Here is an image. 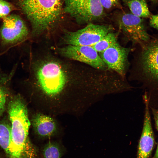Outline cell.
Listing matches in <instances>:
<instances>
[{
    "label": "cell",
    "instance_id": "obj_4",
    "mask_svg": "<svg viewBox=\"0 0 158 158\" xmlns=\"http://www.w3.org/2000/svg\"><path fill=\"white\" fill-rule=\"evenodd\" d=\"M35 75L41 88L49 95H55L61 91L67 80L66 74L62 68L54 61L42 63L37 69Z\"/></svg>",
    "mask_w": 158,
    "mask_h": 158
},
{
    "label": "cell",
    "instance_id": "obj_14",
    "mask_svg": "<svg viewBox=\"0 0 158 158\" xmlns=\"http://www.w3.org/2000/svg\"><path fill=\"white\" fill-rule=\"evenodd\" d=\"M11 139L10 124L6 122H1L0 123V146L8 155Z\"/></svg>",
    "mask_w": 158,
    "mask_h": 158
},
{
    "label": "cell",
    "instance_id": "obj_3",
    "mask_svg": "<svg viewBox=\"0 0 158 158\" xmlns=\"http://www.w3.org/2000/svg\"><path fill=\"white\" fill-rule=\"evenodd\" d=\"M139 45L137 77L150 89L158 90V37L150 35L148 40Z\"/></svg>",
    "mask_w": 158,
    "mask_h": 158
},
{
    "label": "cell",
    "instance_id": "obj_18",
    "mask_svg": "<svg viewBox=\"0 0 158 158\" xmlns=\"http://www.w3.org/2000/svg\"><path fill=\"white\" fill-rule=\"evenodd\" d=\"M13 9V6L10 3L4 0H0V18L8 16Z\"/></svg>",
    "mask_w": 158,
    "mask_h": 158
},
{
    "label": "cell",
    "instance_id": "obj_10",
    "mask_svg": "<svg viewBox=\"0 0 158 158\" xmlns=\"http://www.w3.org/2000/svg\"><path fill=\"white\" fill-rule=\"evenodd\" d=\"M129 48L121 46L117 42L102 52L99 53L100 57L107 68L123 76L128 64Z\"/></svg>",
    "mask_w": 158,
    "mask_h": 158
},
{
    "label": "cell",
    "instance_id": "obj_23",
    "mask_svg": "<svg viewBox=\"0 0 158 158\" xmlns=\"http://www.w3.org/2000/svg\"><path fill=\"white\" fill-rule=\"evenodd\" d=\"M152 1V3L155 4H158V0H150Z\"/></svg>",
    "mask_w": 158,
    "mask_h": 158
},
{
    "label": "cell",
    "instance_id": "obj_12",
    "mask_svg": "<svg viewBox=\"0 0 158 158\" xmlns=\"http://www.w3.org/2000/svg\"><path fill=\"white\" fill-rule=\"evenodd\" d=\"M32 124L37 133L42 137L51 135L56 129L55 123L53 119L40 114H37L33 117Z\"/></svg>",
    "mask_w": 158,
    "mask_h": 158
},
{
    "label": "cell",
    "instance_id": "obj_1",
    "mask_svg": "<svg viewBox=\"0 0 158 158\" xmlns=\"http://www.w3.org/2000/svg\"><path fill=\"white\" fill-rule=\"evenodd\" d=\"M8 112L11 132L9 158H22L30 142L28 135L30 123L27 107L21 97L15 96L10 99Z\"/></svg>",
    "mask_w": 158,
    "mask_h": 158
},
{
    "label": "cell",
    "instance_id": "obj_13",
    "mask_svg": "<svg viewBox=\"0 0 158 158\" xmlns=\"http://www.w3.org/2000/svg\"><path fill=\"white\" fill-rule=\"evenodd\" d=\"M133 14L140 18L150 17L151 16L146 0H123Z\"/></svg>",
    "mask_w": 158,
    "mask_h": 158
},
{
    "label": "cell",
    "instance_id": "obj_7",
    "mask_svg": "<svg viewBox=\"0 0 158 158\" xmlns=\"http://www.w3.org/2000/svg\"><path fill=\"white\" fill-rule=\"evenodd\" d=\"M117 25L123 34L134 44H140L150 38L144 20L131 13H123L117 20Z\"/></svg>",
    "mask_w": 158,
    "mask_h": 158
},
{
    "label": "cell",
    "instance_id": "obj_8",
    "mask_svg": "<svg viewBox=\"0 0 158 158\" xmlns=\"http://www.w3.org/2000/svg\"><path fill=\"white\" fill-rule=\"evenodd\" d=\"M3 20L0 36L4 44H15L23 41L28 37V28L20 16L15 14L8 15L3 18Z\"/></svg>",
    "mask_w": 158,
    "mask_h": 158
},
{
    "label": "cell",
    "instance_id": "obj_17",
    "mask_svg": "<svg viewBox=\"0 0 158 158\" xmlns=\"http://www.w3.org/2000/svg\"><path fill=\"white\" fill-rule=\"evenodd\" d=\"M7 76H0V116L3 112L5 108L7 95V91L5 84L8 80Z\"/></svg>",
    "mask_w": 158,
    "mask_h": 158
},
{
    "label": "cell",
    "instance_id": "obj_6",
    "mask_svg": "<svg viewBox=\"0 0 158 158\" xmlns=\"http://www.w3.org/2000/svg\"><path fill=\"white\" fill-rule=\"evenodd\" d=\"M113 30L110 25L90 23L75 31H65L63 40L68 45L92 46Z\"/></svg>",
    "mask_w": 158,
    "mask_h": 158
},
{
    "label": "cell",
    "instance_id": "obj_15",
    "mask_svg": "<svg viewBox=\"0 0 158 158\" xmlns=\"http://www.w3.org/2000/svg\"><path fill=\"white\" fill-rule=\"evenodd\" d=\"M117 42V35L113 32L104 36L92 46L99 53L103 52Z\"/></svg>",
    "mask_w": 158,
    "mask_h": 158
},
{
    "label": "cell",
    "instance_id": "obj_20",
    "mask_svg": "<svg viewBox=\"0 0 158 158\" xmlns=\"http://www.w3.org/2000/svg\"><path fill=\"white\" fill-rule=\"evenodd\" d=\"M150 18V25L158 30V14L151 15Z\"/></svg>",
    "mask_w": 158,
    "mask_h": 158
},
{
    "label": "cell",
    "instance_id": "obj_19",
    "mask_svg": "<svg viewBox=\"0 0 158 158\" xmlns=\"http://www.w3.org/2000/svg\"><path fill=\"white\" fill-rule=\"evenodd\" d=\"M103 8L109 9L119 5V0H99Z\"/></svg>",
    "mask_w": 158,
    "mask_h": 158
},
{
    "label": "cell",
    "instance_id": "obj_16",
    "mask_svg": "<svg viewBox=\"0 0 158 158\" xmlns=\"http://www.w3.org/2000/svg\"><path fill=\"white\" fill-rule=\"evenodd\" d=\"M44 158H61L62 151L57 144L49 142L44 147L43 150Z\"/></svg>",
    "mask_w": 158,
    "mask_h": 158
},
{
    "label": "cell",
    "instance_id": "obj_5",
    "mask_svg": "<svg viewBox=\"0 0 158 158\" xmlns=\"http://www.w3.org/2000/svg\"><path fill=\"white\" fill-rule=\"evenodd\" d=\"M104 8L99 0H66L63 11L79 24L92 23L103 18Z\"/></svg>",
    "mask_w": 158,
    "mask_h": 158
},
{
    "label": "cell",
    "instance_id": "obj_2",
    "mask_svg": "<svg viewBox=\"0 0 158 158\" xmlns=\"http://www.w3.org/2000/svg\"><path fill=\"white\" fill-rule=\"evenodd\" d=\"M22 11L30 21L34 35L54 25L61 16L62 0H18Z\"/></svg>",
    "mask_w": 158,
    "mask_h": 158
},
{
    "label": "cell",
    "instance_id": "obj_9",
    "mask_svg": "<svg viewBox=\"0 0 158 158\" xmlns=\"http://www.w3.org/2000/svg\"><path fill=\"white\" fill-rule=\"evenodd\" d=\"M58 51L64 57L85 63L98 69L103 70L107 67L92 46L68 45L59 48Z\"/></svg>",
    "mask_w": 158,
    "mask_h": 158
},
{
    "label": "cell",
    "instance_id": "obj_22",
    "mask_svg": "<svg viewBox=\"0 0 158 158\" xmlns=\"http://www.w3.org/2000/svg\"><path fill=\"white\" fill-rule=\"evenodd\" d=\"M152 158H158V143L156 151Z\"/></svg>",
    "mask_w": 158,
    "mask_h": 158
},
{
    "label": "cell",
    "instance_id": "obj_21",
    "mask_svg": "<svg viewBox=\"0 0 158 158\" xmlns=\"http://www.w3.org/2000/svg\"><path fill=\"white\" fill-rule=\"evenodd\" d=\"M152 111L153 114L158 130V110L153 109Z\"/></svg>",
    "mask_w": 158,
    "mask_h": 158
},
{
    "label": "cell",
    "instance_id": "obj_11",
    "mask_svg": "<svg viewBox=\"0 0 158 158\" xmlns=\"http://www.w3.org/2000/svg\"><path fill=\"white\" fill-rule=\"evenodd\" d=\"M144 101L145 113L142 130L139 140L137 158H148L152 150L154 138L149 109V101L147 97Z\"/></svg>",
    "mask_w": 158,
    "mask_h": 158
}]
</instances>
